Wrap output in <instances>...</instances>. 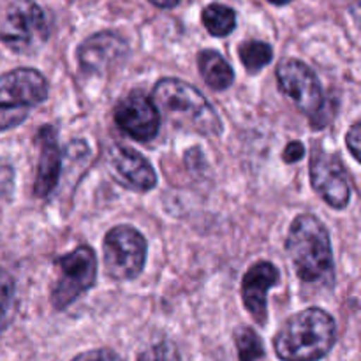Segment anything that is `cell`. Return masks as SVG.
<instances>
[{
    "label": "cell",
    "mask_w": 361,
    "mask_h": 361,
    "mask_svg": "<svg viewBox=\"0 0 361 361\" xmlns=\"http://www.w3.org/2000/svg\"><path fill=\"white\" fill-rule=\"evenodd\" d=\"M286 249L303 284L331 288L335 263L326 226L310 214H300L289 228Z\"/></svg>",
    "instance_id": "1"
},
{
    "label": "cell",
    "mask_w": 361,
    "mask_h": 361,
    "mask_svg": "<svg viewBox=\"0 0 361 361\" xmlns=\"http://www.w3.org/2000/svg\"><path fill=\"white\" fill-rule=\"evenodd\" d=\"M150 99L159 116L162 115L178 129L203 136H219L222 133V122L210 102L185 81L164 78L155 85Z\"/></svg>",
    "instance_id": "2"
},
{
    "label": "cell",
    "mask_w": 361,
    "mask_h": 361,
    "mask_svg": "<svg viewBox=\"0 0 361 361\" xmlns=\"http://www.w3.org/2000/svg\"><path fill=\"white\" fill-rule=\"evenodd\" d=\"M337 324L323 309L310 307L289 317L275 335L274 348L282 361H319L331 351Z\"/></svg>",
    "instance_id": "3"
},
{
    "label": "cell",
    "mask_w": 361,
    "mask_h": 361,
    "mask_svg": "<svg viewBox=\"0 0 361 361\" xmlns=\"http://www.w3.org/2000/svg\"><path fill=\"white\" fill-rule=\"evenodd\" d=\"M48 99V83L39 71L18 67L0 74V130L27 120L32 108Z\"/></svg>",
    "instance_id": "4"
},
{
    "label": "cell",
    "mask_w": 361,
    "mask_h": 361,
    "mask_svg": "<svg viewBox=\"0 0 361 361\" xmlns=\"http://www.w3.org/2000/svg\"><path fill=\"white\" fill-rule=\"evenodd\" d=\"M49 25L42 7L34 0H14L0 27V41L14 53L32 55L46 44Z\"/></svg>",
    "instance_id": "5"
},
{
    "label": "cell",
    "mask_w": 361,
    "mask_h": 361,
    "mask_svg": "<svg viewBox=\"0 0 361 361\" xmlns=\"http://www.w3.org/2000/svg\"><path fill=\"white\" fill-rule=\"evenodd\" d=\"M55 264L60 275L59 281L51 288L49 300L56 310H63L95 284L97 259L90 247L81 245L73 252L59 257Z\"/></svg>",
    "instance_id": "6"
},
{
    "label": "cell",
    "mask_w": 361,
    "mask_h": 361,
    "mask_svg": "<svg viewBox=\"0 0 361 361\" xmlns=\"http://www.w3.org/2000/svg\"><path fill=\"white\" fill-rule=\"evenodd\" d=\"M147 240L130 226H115L104 238L106 274L115 281H133L143 271Z\"/></svg>",
    "instance_id": "7"
},
{
    "label": "cell",
    "mask_w": 361,
    "mask_h": 361,
    "mask_svg": "<svg viewBox=\"0 0 361 361\" xmlns=\"http://www.w3.org/2000/svg\"><path fill=\"white\" fill-rule=\"evenodd\" d=\"M277 81L281 90L293 104L310 118L323 113L324 95L316 73L307 63L296 59H284L277 66Z\"/></svg>",
    "instance_id": "8"
},
{
    "label": "cell",
    "mask_w": 361,
    "mask_h": 361,
    "mask_svg": "<svg viewBox=\"0 0 361 361\" xmlns=\"http://www.w3.org/2000/svg\"><path fill=\"white\" fill-rule=\"evenodd\" d=\"M310 180L312 187L330 207L344 210L351 203V178L341 157L314 145L310 157Z\"/></svg>",
    "instance_id": "9"
},
{
    "label": "cell",
    "mask_w": 361,
    "mask_h": 361,
    "mask_svg": "<svg viewBox=\"0 0 361 361\" xmlns=\"http://www.w3.org/2000/svg\"><path fill=\"white\" fill-rule=\"evenodd\" d=\"M115 122L127 136L145 143L157 136L161 116L145 92L133 90L116 104Z\"/></svg>",
    "instance_id": "10"
},
{
    "label": "cell",
    "mask_w": 361,
    "mask_h": 361,
    "mask_svg": "<svg viewBox=\"0 0 361 361\" xmlns=\"http://www.w3.org/2000/svg\"><path fill=\"white\" fill-rule=\"evenodd\" d=\"M129 55V44L115 32H99L85 39L78 48V62L83 73L104 74Z\"/></svg>",
    "instance_id": "11"
},
{
    "label": "cell",
    "mask_w": 361,
    "mask_h": 361,
    "mask_svg": "<svg viewBox=\"0 0 361 361\" xmlns=\"http://www.w3.org/2000/svg\"><path fill=\"white\" fill-rule=\"evenodd\" d=\"M108 171L120 185L134 192H148L157 183L150 162L129 147L116 145L108 154Z\"/></svg>",
    "instance_id": "12"
},
{
    "label": "cell",
    "mask_w": 361,
    "mask_h": 361,
    "mask_svg": "<svg viewBox=\"0 0 361 361\" xmlns=\"http://www.w3.org/2000/svg\"><path fill=\"white\" fill-rule=\"evenodd\" d=\"M279 284V270L270 261H259L252 264L243 275L242 298L247 312L257 324L267 323L268 291Z\"/></svg>",
    "instance_id": "13"
},
{
    "label": "cell",
    "mask_w": 361,
    "mask_h": 361,
    "mask_svg": "<svg viewBox=\"0 0 361 361\" xmlns=\"http://www.w3.org/2000/svg\"><path fill=\"white\" fill-rule=\"evenodd\" d=\"M37 143L41 155L35 173L34 194L37 197H48L59 183L60 168H62V154L56 143V133L51 126H44L37 133Z\"/></svg>",
    "instance_id": "14"
},
{
    "label": "cell",
    "mask_w": 361,
    "mask_h": 361,
    "mask_svg": "<svg viewBox=\"0 0 361 361\" xmlns=\"http://www.w3.org/2000/svg\"><path fill=\"white\" fill-rule=\"evenodd\" d=\"M197 66L200 73L207 85L214 90H226L235 81V73L228 60L215 49H204L197 56Z\"/></svg>",
    "instance_id": "15"
},
{
    "label": "cell",
    "mask_w": 361,
    "mask_h": 361,
    "mask_svg": "<svg viewBox=\"0 0 361 361\" xmlns=\"http://www.w3.org/2000/svg\"><path fill=\"white\" fill-rule=\"evenodd\" d=\"M203 25L214 37H226L236 28V13L228 6L222 4H210L204 7Z\"/></svg>",
    "instance_id": "16"
},
{
    "label": "cell",
    "mask_w": 361,
    "mask_h": 361,
    "mask_svg": "<svg viewBox=\"0 0 361 361\" xmlns=\"http://www.w3.org/2000/svg\"><path fill=\"white\" fill-rule=\"evenodd\" d=\"M238 55L242 63L245 66V69L249 73H259L263 67H267L268 63L274 59V49L268 42L263 41H245L240 44Z\"/></svg>",
    "instance_id": "17"
},
{
    "label": "cell",
    "mask_w": 361,
    "mask_h": 361,
    "mask_svg": "<svg viewBox=\"0 0 361 361\" xmlns=\"http://www.w3.org/2000/svg\"><path fill=\"white\" fill-rule=\"evenodd\" d=\"M16 310V284L14 279L0 268V334L7 330Z\"/></svg>",
    "instance_id": "18"
},
{
    "label": "cell",
    "mask_w": 361,
    "mask_h": 361,
    "mask_svg": "<svg viewBox=\"0 0 361 361\" xmlns=\"http://www.w3.org/2000/svg\"><path fill=\"white\" fill-rule=\"evenodd\" d=\"M235 342L240 361H257L264 356L263 344L252 328H238L235 334Z\"/></svg>",
    "instance_id": "19"
},
{
    "label": "cell",
    "mask_w": 361,
    "mask_h": 361,
    "mask_svg": "<svg viewBox=\"0 0 361 361\" xmlns=\"http://www.w3.org/2000/svg\"><path fill=\"white\" fill-rule=\"evenodd\" d=\"M137 361H180V353L173 342L162 341L141 353Z\"/></svg>",
    "instance_id": "20"
},
{
    "label": "cell",
    "mask_w": 361,
    "mask_h": 361,
    "mask_svg": "<svg viewBox=\"0 0 361 361\" xmlns=\"http://www.w3.org/2000/svg\"><path fill=\"white\" fill-rule=\"evenodd\" d=\"M345 143H348V148L351 150L353 157L356 161H360V143H361V123L355 122L353 123L351 130L348 133V137H345Z\"/></svg>",
    "instance_id": "21"
},
{
    "label": "cell",
    "mask_w": 361,
    "mask_h": 361,
    "mask_svg": "<svg viewBox=\"0 0 361 361\" xmlns=\"http://www.w3.org/2000/svg\"><path fill=\"white\" fill-rule=\"evenodd\" d=\"M73 361H118L116 356L108 349H95V351H87L83 355L76 356Z\"/></svg>",
    "instance_id": "22"
},
{
    "label": "cell",
    "mask_w": 361,
    "mask_h": 361,
    "mask_svg": "<svg viewBox=\"0 0 361 361\" xmlns=\"http://www.w3.org/2000/svg\"><path fill=\"white\" fill-rule=\"evenodd\" d=\"M303 155H305L303 145L300 143V141H291L284 150V161L288 162V164H291V162H298L300 159H303Z\"/></svg>",
    "instance_id": "23"
},
{
    "label": "cell",
    "mask_w": 361,
    "mask_h": 361,
    "mask_svg": "<svg viewBox=\"0 0 361 361\" xmlns=\"http://www.w3.org/2000/svg\"><path fill=\"white\" fill-rule=\"evenodd\" d=\"M150 4H154L155 7H161V9H173V7L178 6L180 0H148Z\"/></svg>",
    "instance_id": "24"
},
{
    "label": "cell",
    "mask_w": 361,
    "mask_h": 361,
    "mask_svg": "<svg viewBox=\"0 0 361 361\" xmlns=\"http://www.w3.org/2000/svg\"><path fill=\"white\" fill-rule=\"evenodd\" d=\"M268 2L275 4V6H286V4H289L291 0H268Z\"/></svg>",
    "instance_id": "25"
}]
</instances>
